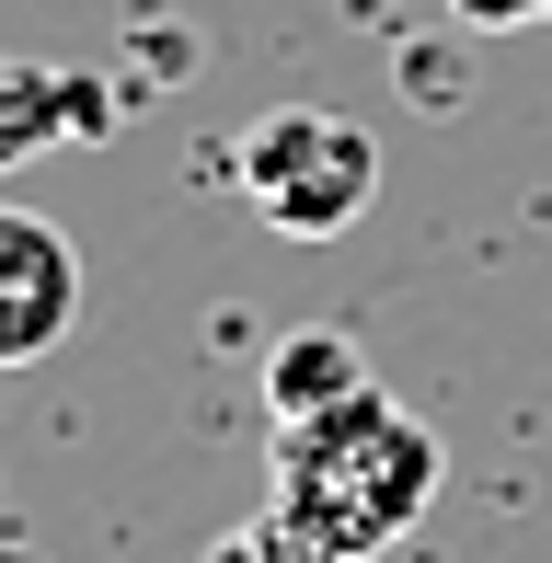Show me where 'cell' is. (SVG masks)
<instances>
[{
  "mask_svg": "<svg viewBox=\"0 0 552 563\" xmlns=\"http://www.w3.org/2000/svg\"><path fill=\"white\" fill-rule=\"evenodd\" d=\"M104 126H115V81H104V69H69V58H0V173L58 162V150L104 139Z\"/></svg>",
  "mask_w": 552,
  "mask_h": 563,
  "instance_id": "277c9868",
  "label": "cell"
},
{
  "mask_svg": "<svg viewBox=\"0 0 552 563\" xmlns=\"http://www.w3.org/2000/svg\"><path fill=\"white\" fill-rule=\"evenodd\" d=\"M242 196H254L265 230H288V242H334V230L368 219V196H380V139H368L357 115H322V104H288L265 126H242Z\"/></svg>",
  "mask_w": 552,
  "mask_h": 563,
  "instance_id": "7a4b0ae2",
  "label": "cell"
},
{
  "mask_svg": "<svg viewBox=\"0 0 552 563\" xmlns=\"http://www.w3.org/2000/svg\"><path fill=\"white\" fill-rule=\"evenodd\" d=\"M438 438H426V415H404V402L368 379V391L322 402V415H288L276 426V506H288L311 541H334L345 563L391 552L404 529L438 506Z\"/></svg>",
  "mask_w": 552,
  "mask_h": 563,
  "instance_id": "6da1fadb",
  "label": "cell"
},
{
  "mask_svg": "<svg viewBox=\"0 0 552 563\" xmlns=\"http://www.w3.org/2000/svg\"><path fill=\"white\" fill-rule=\"evenodd\" d=\"M208 563H345V552H334V541H311L288 506H265V518L219 529V541H208Z\"/></svg>",
  "mask_w": 552,
  "mask_h": 563,
  "instance_id": "8992f818",
  "label": "cell"
},
{
  "mask_svg": "<svg viewBox=\"0 0 552 563\" xmlns=\"http://www.w3.org/2000/svg\"><path fill=\"white\" fill-rule=\"evenodd\" d=\"M69 322H81V253H69V230L35 219V208H0V368L58 356Z\"/></svg>",
  "mask_w": 552,
  "mask_h": 563,
  "instance_id": "3957f363",
  "label": "cell"
},
{
  "mask_svg": "<svg viewBox=\"0 0 552 563\" xmlns=\"http://www.w3.org/2000/svg\"><path fill=\"white\" fill-rule=\"evenodd\" d=\"M345 391H368V356L345 322H299V334H276L265 345V415L288 426V415H322V402H345Z\"/></svg>",
  "mask_w": 552,
  "mask_h": 563,
  "instance_id": "5b68a950",
  "label": "cell"
},
{
  "mask_svg": "<svg viewBox=\"0 0 552 563\" xmlns=\"http://www.w3.org/2000/svg\"><path fill=\"white\" fill-rule=\"evenodd\" d=\"M461 23H484V35H507V23H552V0H449Z\"/></svg>",
  "mask_w": 552,
  "mask_h": 563,
  "instance_id": "52a82bcc",
  "label": "cell"
}]
</instances>
